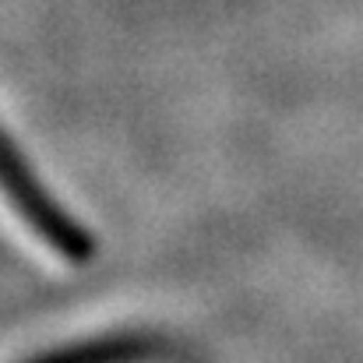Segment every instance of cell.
<instances>
[{"mask_svg": "<svg viewBox=\"0 0 363 363\" xmlns=\"http://www.w3.org/2000/svg\"><path fill=\"white\" fill-rule=\"evenodd\" d=\"M0 205L46 254L67 264H85L89 257H96V237L50 194V187L39 180V173L28 166V159L4 127H0Z\"/></svg>", "mask_w": 363, "mask_h": 363, "instance_id": "1", "label": "cell"}]
</instances>
